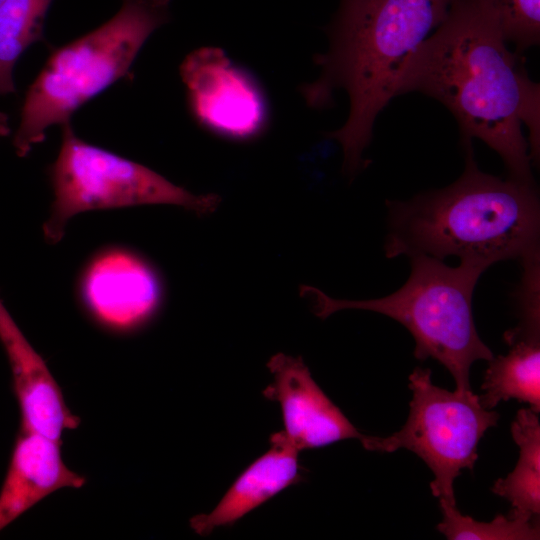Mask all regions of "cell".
<instances>
[{
	"label": "cell",
	"mask_w": 540,
	"mask_h": 540,
	"mask_svg": "<svg viewBox=\"0 0 540 540\" xmlns=\"http://www.w3.org/2000/svg\"><path fill=\"white\" fill-rule=\"evenodd\" d=\"M484 0H452L448 14L423 42L404 74L400 95L420 92L457 121L461 143L482 140L498 153L508 178L535 184L539 163L540 85L511 52Z\"/></svg>",
	"instance_id": "obj_1"
},
{
	"label": "cell",
	"mask_w": 540,
	"mask_h": 540,
	"mask_svg": "<svg viewBox=\"0 0 540 540\" xmlns=\"http://www.w3.org/2000/svg\"><path fill=\"white\" fill-rule=\"evenodd\" d=\"M452 0H341L329 28L330 44L315 58L320 76L302 87L307 104L323 108L332 92L350 100L345 124L331 132L350 175L365 164L364 149L378 114L396 96L409 62L446 18Z\"/></svg>",
	"instance_id": "obj_2"
},
{
	"label": "cell",
	"mask_w": 540,
	"mask_h": 540,
	"mask_svg": "<svg viewBox=\"0 0 540 540\" xmlns=\"http://www.w3.org/2000/svg\"><path fill=\"white\" fill-rule=\"evenodd\" d=\"M465 167L449 186L407 201H387V258L457 256L490 267L539 253L540 205L535 184L482 172L472 142Z\"/></svg>",
	"instance_id": "obj_3"
},
{
	"label": "cell",
	"mask_w": 540,
	"mask_h": 540,
	"mask_svg": "<svg viewBox=\"0 0 540 540\" xmlns=\"http://www.w3.org/2000/svg\"><path fill=\"white\" fill-rule=\"evenodd\" d=\"M171 0H121L113 17L53 50L29 86L13 137L18 156L43 142L47 130L129 74L150 35L170 17Z\"/></svg>",
	"instance_id": "obj_4"
},
{
	"label": "cell",
	"mask_w": 540,
	"mask_h": 540,
	"mask_svg": "<svg viewBox=\"0 0 540 540\" xmlns=\"http://www.w3.org/2000/svg\"><path fill=\"white\" fill-rule=\"evenodd\" d=\"M410 259L407 281L381 298L335 299L312 286H302L301 295L311 301L313 312L321 319L340 310L360 309L396 320L413 336L415 358L438 361L453 376L455 390L469 391L472 364L494 357L477 333L472 311L474 288L488 267L474 261L450 267L424 255Z\"/></svg>",
	"instance_id": "obj_5"
},
{
	"label": "cell",
	"mask_w": 540,
	"mask_h": 540,
	"mask_svg": "<svg viewBox=\"0 0 540 540\" xmlns=\"http://www.w3.org/2000/svg\"><path fill=\"white\" fill-rule=\"evenodd\" d=\"M61 131L60 149L48 171L53 200L43 225L44 237L52 244L83 212L166 204L205 215L220 203L216 194H193L142 164L86 142L71 122Z\"/></svg>",
	"instance_id": "obj_6"
},
{
	"label": "cell",
	"mask_w": 540,
	"mask_h": 540,
	"mask_svg": "<svg viewBox=\"0 0 540 540\" xmlns=\"http://www.w3.org/2000/svg\"><path fill=\"white\" fill-rule=\"evenodd\" d=\"M408 387L413 396L404 426L387 437L365 435L360 442L369 451L414 452L434 474L433 496L456 505L454 481L463 469L473 470L478 444L500 416L484 409L472 390L448 391L434 385L428 368L416 367Z\"/></svg>",
	"instance_id": "obj_7"
},
{
	"label": "cell",
	"mask_w": 540,
	"mask_h": 540,
	"mask_svg": "<svg viewBox=\"0 0 540 540\" xmlns=\"http://www.w3.org/2000/svg\"><path fill=\"white\" fill-rule=\"evenodd\" d=\"M187 102L198 124L234 140L252 139L268 122L264 93L245 69L216 47L189 53L180 66Z\"/></svg>",
	"instance_id": "obj_8"
},
{
	"label": "cell",
	"mask_w": 540,
	"mask_h": 540,
	"mask_svg": "<svg viewBox=\"0 0 540 540\" xmlns=\"http://www.w3.org/2000/svg\"><path fill=\"white\" fill-rule=\"evenodd\" d=\"M78 293L84 308L99 324L114 331H130L156 314L163 286L158 272L144 257L112 246L86 263Z\"/></svg>",
	"instance_id": "obj_9"
},
{
	"label": "cell",
	"mask_w": 540,
	"mask_h": 540,
	"mask_svg": "<svg viewBox=\"0 0 540 540\" xmlns=\"http://www.w3.org/2000/svg\"><path fill=\"white\" fill-rule=\"evenodd\" d=\"M267 367L274 381L263 395L280 404L283 433L298 451L365 437L321 390L300 357L278 353Z\"/></svg>",
	"instance_id": "obj_10"
},
{
	"label": "cell",
	"mask_w": 540,
	"mask_h": 540,
	"mask_svg": "<svg viewBox=\"0 0 540 540\" xmlns=\"http://www.w3.org/2000/svg\"><path fill=\"white\" fill-rule=\"evenodd\" d=\"M0 342L9 361L21 411V431L37 433L61 443L64 430L77 428L80 419L66 406L61 389L45 361L1 300Z\"/></svg>",
	"instance_id": "obj_11"
},
{
	"label": "cell",
	"mask_w": 540,
	"mask_h": 540,
	"mask_svg": "<svg viewBox=\"0 0 540 540\" xmlns=\"http://www.w3.org/2000/svg\"><path fill=\"white\" fill-rule=\"evenodd\" d=\"M61 443L20 431L0 491V531L61 488H80L85 478L63 462Z\"/></svg>",
	"instance_id": "obj_12"
},
{
	"label": "cell",
	"mask_w": 540,
	"mask_h": 540,
	"mask_svg": "<svg viewBox=\"0 0 540 540\" xmlns=\"http://www.w3.org/2000/svg\"><path fill=\"white\" fill-rule=\"evenodd\" d=\"M271 448L254 461L232 484L213 511L191 518V528L201 536L233 524L286 487L301 481L299 451L283 431L270 437Z\"/></svg>",
	"instance_id": "obj_13"
},
{
	"label": "cell",
	"mask_w": 540,
	"mask_h": 540,
	"mask_svg": "<svg viewBox=\"0 0 540 540\" xmlns=\"http://www.w3.org/2000/svg\"><path fill=\"white\" fill-rule=\"evenodd\" d=\"M504 339L510 350L488 361L479 402L492 410L501 401L516 399L539 413L540 334L513 328L505 332Z\"/></svg>",
	"instance_id": "obj_14"
},
{
	"label": "cell",
	"mask_w": 540,
	"mask_h": 540,
	"mask_svg": "<svg viewBox=\"0 0 540 540\" xmlns=\"http://www.w3.org/2000/svg\"><path fill=\"white\" fill-rule=\"evenodd\" d=\"M511 435L519 447V460L505 478L496 480L491 491L507 499L513 511L539 519L540 515V422L531 408L518 410Z\"/></svg>",
	"instance_id": "obj_15"
},
{
	"label": "cell",
	"mask_w": 540,
	"mask_h": 540,
	"mask_svg": "<svg viewBox=\"0 0 540 540\" xmlns=\"http://www.w3.org/2000/svg\"><path fill=\"white\" fill-rule=\"evenodd\" d=\"M52 1L4 0L0 6V95L15 92V64L29 46L44 39Z\"/></svg>",
	"instance_id": "obj_16"
},
{
	"label": "cell",
	"mask_w": 540,
	"mask_h": 540,
	"mask_svg": "<svg viewBox=\"0 0 540 540\" xmlns=\"http://www.w3.org/2000/svg\"><path fill=\"white\" fill-rule=\"evenodd\" d=\"M443 520L437 530L449 540H538L539 519L511 510L490 522L477 521L461 514L456 505L439 500Z\"/></svg>",
	"instance_id": "obj_17"
},
{
	"label": "cell",
	"mask_w": 540,
	"mask_h": 540,
	"mask_svg": "<svg viewBox=\"0 0 540 540\" xmlns=\"http://www.w3.org/2000/svg\"><path fill=\"white\" fill-rule=\"evenodd\" d=\"M495 13L506 41L515 52L536 46L540 41V0H484Z\"/></svg>",
	"instance_id": "obj_18"
},
{
	"label": "cell",
	"mask_w": 540,
	"mask_h": 540,
	"mask_svg": "<svg viewBox=\"0 0 540 540\" xmlns=\"http://www.w3.org/2000/svg\"><path fill=\"white\" fill-rule=\"evenodd\" d=\"M10 134L9 117L7 114L0 112V138Z\"/></svg>",
	"instance_id": "obj_19"
},
{
	"label": "cell",
	"mask_w": 540,
	"mask_h": 540,
	"mask_svg": "<svg viewBox=\"0 0 540 540\" xmlns=\"http://www.w3.org/2000/svg\"><path fill=\"white\" fill-rule=\"evenodd\" d=\"M3 2H4V0H0V6L2 5Z\"/></svg>",
	"instance_id": "obj_20"
}]
</instances>
